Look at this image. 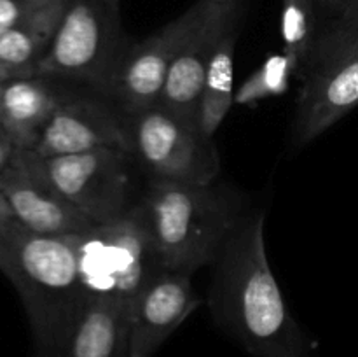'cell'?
I'll use <instances>...</instances> for the list:
<instances>
[{"mask_svg": "<svg viewBox=\"0 0 358 357\" xmlns=\"http://www.w3.org/2000/svg\"><path fill=\"white\" fill-rule=\"evenodd\" d=\"M210 310L252 357H310L269 265L262 210H247L213 262Z\"/></svg>", "mask_w": 358, "mask_h": 357, "instance_id": "6da1fadb", "label": "cell"}, {"mask_svg": "<svg viewBox=\"0 0 358 357\" xmlns=\"http://www.w3.org/2000/svg\"><path fill=\"white\" fill-rule=\"evenodd\" d=\"M0 272L23 300L37 357H52L90 300L72 237L35 233L16 220L0 244Z\"/></svg>", "mask_w": 358, "mask_h": 357, "instance_id": "7a4b0ae2", "label": "cell"}, {"mask_svg": "<svg viewBox=\"0 0 358 357\" xmlns=\"http://www.w3.org/2000/svg\"><path fill=\"white\" fill-rule=\"evenodd\" d=\"M140 210L161 266L187 275L215 262L247 214L240 192L219 181L147 182Z\"/></svg>", "mask_w": 358, "mask_h": 357, "instance_id": "3957f363", "label": "cell"}, {"mask_svg": "<svg viewBox=\"0 0 358 357\" xmlns=\"http://www.w3.org/2000/svg\"><path fill=\"white\" fill-rule=\"evenodd\" d=\"M80 279L90 298H112L131 307L161 272L140 203L129 212L72 237Z\"/></svg>", "mask_w": 358, "mask_h": 357, "instance_id": "277c9868", "label": "cell"}, {"mask_svg": "<svg viewBox=\"0 0 358 357\" xmlns=\"http://www.w3.org/2000/svg\"><path fill=\"white\" fill-rule=\"evenodd\" d=\"M129 44L121 0H72L37 74L101 93Z\"/></svg>", "mask_w": 358, "mask_h": 357, "instance_id": "5b68a950", "label": "cell"}, {"mask_svg": "<svg viewBox=\"0 0 358 357\" xmlns=\"http://www.w3.org/2000/svg\"><path fill=\"white\" fill-rule=\"evenodd\" d=\"M31 167L93 223H107L140 203L138 163L128 149H98L42 158L23 150Z\"/></svg>", "mask_w": 358, "mask_h": 357, "instance_id": "8992f818", "label": "cell"}, {"mask_svg": "<svg viewBox=\"0 0 358 357\" xmlns=\"http://www.w3.org/2000/svg\"><path fill=\"white\" fill-rule=\"evenodd\" d=\"M129 150L147 182L212 184L219 181L220 156L213 139L156 104L128 115Z\"/></svg>", "mask_w": 358, "mask_h": 357, "instance_id": "52a82bcc", "label": "cell"}, {"mask_svg": "<svg viewBox=\"0 0 358 357\" xmlns=\"http://www.w3.org/2000/svg\"><path fill=\"white\" fill-rule=\"evenodd\" d=\"M199 10L201 0L156 34L140 42H131L112 70L101 94L126 115L156 105L163 93L171 59Z\"/></svg>", "mask_w": 358, "mask_h": 357, "instance_id": "ba28073f", "label": "cell"}, {"mask_svg": "<svg viewBox=\"0 0 358 357\" xmlns=\"http://www.w3.org/2000/svg\"><path fill=\"white\" fill-rule=\"evenodd\" d=\"M129 147L128 115L98 91L76 86L56 108L31 150L51 158Z\"/></svg>", "mask_w": 358, "mask_h": 357, "instance_id": "9c48e42d", "label": "cell"}, {"mask_svg": "<svg viewBox=\"0 0 358 357\" xmlns=\"http://www.w3.org/2000/svg\"><path fill=\"white\" fill-rule=\"evenodd\" d=\"M238 6L240 4L217 6L210 0H201V10L194 24L182 38L171 59L166 83L157 104L177 115L180 121L196 128H199V105L208 65L224 27Z\"/></svg>", "mask_w": 358, "mask_h": 357, "instance_id": "30bf717a", "label": "cell"}, {"mask_svg": "<svg viewBox=\"0 0 358 357\" xmlns=\"http://www.w3.org/2000/svg\"><path fill=\"white\" fill-rule=\"evenodd\" d=\"M0 192L14 217L28 230L52 237H77L93 227V220L63 198L27 160L23 150L0 174Z\"/></svg>", "mask_w": 358, "mask_h": 357, "instance_id": "8fae6325", "label": "cell"}, {"mask_svg": "<svg viewBox=\"0 0 358 357\" xmlns=\"http://www.w3.org/2000/svg\"><path fill=\"white\" fill-rule=\"evenodd\" d=\"M187 273L161 270L129 307V357H152L199 307Z\"/></svg>", "mask_w": 358, "mask_h": 357, "instance_id": "7c38bea8", "label": "cell"}, {"mask_svg": "<svg viewBox=\"0 0 358 357\" xmlns=\"http://www.w3.org/2000/svg\"><path fill=\"white\" fill-rule=\"evenodd\" d=\"M79 84L51 76L16 77L0 90L2 132L20 150H31L56 108Z\"/></svg>", "mask_w": 358, "mask_h": 357, "instance_id": "4fadbf2b", "label": "cell"}, {"mask_svg": "<svg viewBox=\"0 0 358 357\" xmlns=\"http://www.w3.org/2000/svg\"><path fill=\"white\" fill-rule=\"evenodd\" d=\"M301 83L296 139L308 144L358 107V56L317 70Z\"/></svg>", "mask_w": 358, "mask_h": 357, "instance_id": "5bb4252c", "label": "cell"}, {"mask_svg": "<svg viewBox=\"0 0 358 357\" xmlns=\"http://www.w3.org/2000/svg\"><path fill=\"white\" fill-rule=\"evenodd\" d=\"M52 357H129V308L90 298Z\"/></svg>", "mask_w": 358, "mask_h": 357, "instance_id": "9a60e30c", "label": "cell"}, {"mask_svg": "<svg viewBox=\"0 0 358 357\" xmlns=\"http://www.w3.org/2000/svg\"><path fill=\"white\" fill-rule=\"evenodd\" d=\"M72 0H51L0 35V62L17 72L34 76L55 41Z\"/></svg>", "mask_w": 358, "mask_h": 357, "instance_id": "2e32d148", "label": "cell"}, {"mask_svg": "<svg viewBox=\"0 0 358 357\" xmlns=\"http://www.w3.org/2000/svg\"><path fill=\"white\" fill-rule=\"evenodd\" d=\"M238 16H240V6L227 20L206 72L201 105H199V130L208 139H213L234 104V51L238 41Z\"/></svg>", "mask_w": 358, "mask_h": 357, "instance_id": "e0dca14e", "label": "cell"}, {"mask_svg": "<svg viewBox=\"0 0 358 357\" xmlns=\"http://www.w3.org/2000/svg\"><path fill=\"white\" fill-rule=\"evenodd\" d=\"M355 56H358V0L334 16L324 30H318L299 79Z\"/></svg>", "mask_w": 358, "mask_h": 357, "instance_id": "ac0fdd59", "label": "cell"}, {"mask_svg": "<svg viewBox=\"0 0 358 357\" xmlns=\"http://www.w3.org/2000/svg\"><path fill=\"white\" fill-rule=\"evenodd\" d=\"M313 0H283L282 7V38L283 55L296 65L299 77L304 62L311 51L318 34L317 14Z\"/></svg>", "mask_w": 358, "mask_h": 357, "instance_id": "d6986e66", "label": "cell"}, {"mask_svg": "<svg viewBox=\"0 0 358 357\" xmlns=\"http://www.w3.org/2000/svg\"><path fill=\"white\" fill-rule=\"evenodd\" d=\"M297 74L296 65L287 55H275L240 88L234 100L238 104H250L266 97L285 93L290 79Z\"/></svg>", "mask_w": 358, "mask_h": 357, "instance_id": "ffe728a7", "label": "cell"}, {"mask_svg": "<svg viewBox=\"0 0 358 357\" xmlns=\"http://www.w3.org/2000/svg\"><path fill=\"white\" fill-rule=\"evenodd\" d=\"M49 2L51 0H0V35Z\"/></svg>", "mask_w": 358, "mask_h": 357, "instance_id": "44dd1931", "label": "cell"}, {"mask_svg": "<svg viewBox=\"0 0 358 357\" xmlns=\"http://www.w3.org/2000/svg\"><path fill=\"white\" fill-rule=\"evenodd\" d=\"M17 150L20 149H17L3 133H0V174L10 167V163H13L14 158H16Z\"/></svg>", "mask_w": 358, "mask_h": 357, "instance_id": "7402d4cb", "label": "cell"}, {"mask_svg": "<svg viewBox=\"0 0 358 357\" xmlns=\"http://www.w3.org/2000/svg\"><path fill=\"white\" fill-rule=\"evenodd\" d=\"M16 217H14L13 210H10L9 203L3 198V195L0 192V244H2L3 237L7 234V231L13 227V224L16 223Z\"/></svg>", "mask_w": 358, "mask_h": 357, "instance_id": "603a6c76", "label": "cell"}, {"mask_svg": "<svg viewBox=\"0 0 358 357\" xmlns=\"http://www.w3.org/2000/svg\"><path fill=\"white\" fill-rule=\"evenodd\" d=\"M357 0H313L315 7H320V9L327 10L332 16H338L343 10L348 9L352 4H355Z\"/></svg>", "mask_w": 358, "mask_h": 357, "instance_id": "cb8c5ba5", "label": "cell"}, {"mask_svg": "<svg viewBox=\"0 0 358 357\" xmlns=\"http://www.w3.org/2000/svg\"><path fill=\"white\" fill-rule=\"evenodd\" d=\"M24 76H28V74L17 72V70L10 69L9 65H6V63L0 62V86L6 83H9V80L16 79V77H24Z\"/></svg>", "mask_w": 358, "mask_h": 357, "instance_id": "d4e9b609", "label": "cell"}, {"mask_svg": "<svg viewBox=\"0 0 358 357\" xmlns=\"http://www.w3.org/2000/svg\"><path fill=\"white\" fill-rule=\"evenodd\" d=\"M212 4H217V6H234L238 4V0H210Z\"/></svg>", "mask_w": 358, "mask_h": 357, "instance_id": "484cf974", "label": "cell"}, {"mask_svg": "<svg viewBox=\"0 0 358 357\" xmlns=\"http://www.w3.org/2000/svg\"><path fill=\"white\" fill-rule=\"evenodd\" d=\"M0 90H2V86H0ZM0 133H3L2 132V122H0Z\"/></svg>", "mask_w": 358, "mask_h": 357, "instance_id": "4316f807", "label": "cell"}]
</instances>
